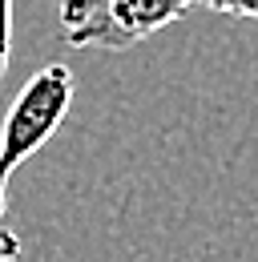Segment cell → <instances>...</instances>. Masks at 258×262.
Listing matches in <instances>:
<instances>
[{
    "label": "cell",
    "mask_w": 258,
    "mask_h": 262,
    "mask_svg": "<svg viewBox=\"0 0 258 262\" xmlns=\"http://www.w3.org/2000/svg\"><path fill=\"white\" fill-rule=\"evenodd\" d=\"M0 262H20V238L0 226Z\"/></svg>",
    "instance_id": "cell-5"
},
{
    "label": "cell",
    "mask_w": 258,
    "mask_h": 262,
    "mask_svg": "<svg viewBox=\"0 0 258 262\" xmlns=\"http://www.w3.org/2000/svg\"><path fill=\"white\" fill-rule=\"evenodd\" d=\"M202 8L218 16H238V20H258V0H198Z\"/></svg>",
    "instance_id": "cell-3"
},
{
    "label": "cell",
    "mask_w": 258,
    "mask_h": 262,
    "mask_svg": "<svg viewBox=\"0 0 258 262\" xmlns=\"http://www.w3.org/2000/svg\"><path fill=\"white\" fill-rule=\"evenodd\" d=\"M12 61V0H0V77Z\"/></svg>",
    "instance_id": "cell-4"
},
{
    "label": "cell",
    "mask_w": 258,
    "mask_h": 262,
    "mask_svg": "<svg viewBox=\"0 0 258 262\" xmlns=\"http://www.w3.org/2000/svg\"><path fill=\"white\" fill-rule=\"evenodd\" d=\"M73 73L69 65L53 61L40 73H32L20 85L16 101L8 105L4 121H0V222H4V190L8 178L29 162L32 154H40L57 129L64 125V113L73 105Z\"/></svg>",
    "instance_id": "cell-1"
},
{
    "label": "cell",
    "mask_w": 258,
    "mask_h": 262,
    "mask_svg": "<svg viewBox=\"0 0 258 262\" xmlns=\"http://www.w3.org/2000/svg\"><path fill=\"white\" fill-rule=\"evenodd\" d=\"M198 0H61V40L69 49L125 53L182 20Z\"/></svg>",
    "instance_id": "cell-2"
}]
</instances>
